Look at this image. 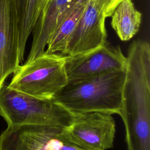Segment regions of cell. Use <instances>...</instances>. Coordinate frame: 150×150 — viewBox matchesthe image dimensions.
Segmentation results:
<instances>
[{"instance_id":"obj_11","label":"cell","mask_w":150,"mask_h":150,"mask_svg":"<svg viewBox=\"0 0 150 150\" xmlns=\"http://www.w3.org/2000/svg\"><path fill=\"white\" fill-rule=\"evenodd\" d=\"M88 0H77L64 13L51 35L44 53L63 54L69 37L83 15Z\"/></svg>"},{"instance_id":"obj_7","label":"cell","mask_w":150,"mask_h":150,"mask_svg":"<svg viewBox=\"0 0 150 150\" xmlns=\"http://www.w3.org/2000/svg\"><path fill=\"white\" fill-rule=\"evenodd\" d=\"M105 17L103 11L93 0H88L86 8L69 38L62 55L74 56L94 50L107 40Z\"/></svg>"},{"instance_id":"obj_4","label":"cell","mask_w":150,"mask_h":150,"mask_svg":"<svg viewBox=\"0 0 150 150\" xmlns=\"http://www.w3.org/2000/svg\"><path fill=\"white\" fill-rule=\"evenodd\" d=\"M64 63L65 56L43 53L20 65L8 86L31 96L52 100L68 83Z\"/></svg>"},{"instance_id":"obj_14","label":"cell","mask_w":150,"mask_h":150,"mask_svg":"<svg viewBox=\"0 0 150 150\" xmlns=\"http://www.w3.org/2000/svg\"><path fill=\"white\" fill-rule=\"evenodd\" d=\"M48 150H98L82 145L73 140L66 128L55 135L49 141Z\"/></svg>"},{"instance_id":"obj_1","label":"cell","mask_w":150,"mask_h":150,"mask_svg":"<svg viewBox=\"0 0 150 150\" xmlns=\"http://www.w3.org/2000/svg\"><path fill=\"white\" fill-rule=\"evenodd\" d=\"M120 115L128 150H150V45L137 39L130 45Z\"/></svg>"},{"instance_id":"obj_2","label":"cell","mask_w":150,"mask_h":150,"mask_svg":"<svg viewBox=\"0 0 150 150\" xmlns=\"http://www.w3.org/2000/svg\"><path fill=\"white\" fill-rule=\"evenodd\" d=\"M125 76V70H117L68 83L52 100L74 114H119Z\"/></svg>"},{"instance_id":"obj_8","label":"cell","mask_w":150,"mask_h":150,"mask_svg":"<svg viewBox=\"0 0 150 150\" xmlns=\"http://www.w3.org/2000/svg\"><path fill=\"white\" fill-rule=\"evenodd\" d=\"M21 63L13 0H0V88Z\"/></svg>"},{"instance_id":"obj_3","label":"cell","mask_w":150,"mask_h":150,"mask_svg":"<svg viewBox=\"0 0 150 150\" xmlns=\"http://www.w3.org/2000/svg\"><path fill=\"white\" fill-rule=\"evenodd\" d=\"M76 115L52 100L31 96L4 84L0 88V116L8 126L49 125L67 128Z\"/></svg>"},{"instance_id":"obj_6","label":"cell","mask_w":150,"mask_h":150,"mask_svg":"<svg viewBox=\"0 0 150 150\" xmlns=\"http://www.w3.org/2000/svg\"><path fill=\"white\" fill-rule=\"evenodd\" d=\"M66 131L73 140L82 145L107 150L113 146L115 123L109 114L99 112L76 114Z\"/></svg>"},{"instance_id":"obj_9","label":"cell","mask_w":150,"mask_h":150,"mask_svg":"<svg viewBox=\"0 0 150 150\" xmlns=\"http://www.w3.org/2000/svg\"><path fill=\"white\" fill-rule=\"evenodd\" d=\"M64 128L49 125L8 126L0 134V150H48L50 139Z\"/></svg>"},{"instance_id":"obj_10","label":"cell","mask_w":150,"mask_h":150,"mask_svg":"<svg viewBox=\"0 0 150 150\" xmlns=\"http://www.w3.org/2000/svg\"><path fill=\"white\" fill-rule=\"evenodd\" d=\"M77 0H47L43 6L32 33V42L26 62L43 54L47 42L67 9Z\"/></svg>"},{"instance_id":"obj_13","label":"cell","mask_w":150,"mask_h":150,"mask_svg":"<svg viewBox=\"0 0 150 150\" xmlns=\"http://www.w3.org/2000/svg\"><path fill=\"white\" fill-rule=\"evenodd\" d=\"M110 17L111 27L122 41H128L137 33L142 21V13L131 0L121 2Z\"/></svg>"},{"instance_id":"obj_15","label":"cell","mask_w":150,"mask_h":150,"mask_svg":"<svg viewBox=\"0 0 150 150\" xmlns=\"http://www.w3.org/2000/svg\"><path fill=\"white\" fill-rule=\"evenodd\" d=\"M103 11L105 17H110L117 5L124 0H93ZM132 1V0H131Z\"/></svg>"},{"instance_id":"obj_12","label":"cell","mask_w":150,"mask_h":150,"mask_svg":"<svg viewBox=\"0 0 150 150\" xmlns=\"http://www.w3.org/2000/svg\"><path fill=\"white\" fill-rule=\"evenodd\" d=\"M47 0H13L18 31V45L21 62L23 60L27 40Z\"/></svg>"},{"instance_id":"obj_5","label":"cell","mask_w":150,"mask_h":150,"mask_svg":"<svg viewBox=\"0 0 150 150\" xmlns=\"http://www.w3.org/2000/svg\"><path fill=\"white\" fill-rule=\"evenodd\" d=\"M127 58L120 46L107 42L89 52L65 56L68 83H75L117 70H125Z\"/></svg>"}]
</instances>
